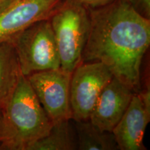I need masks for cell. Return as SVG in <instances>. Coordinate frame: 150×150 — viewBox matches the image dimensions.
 Masks as SVG:
<instances>
[{
  "mask_svg": "<svg viewBox=\"0 0 150 150\" xmlns=\"http://www.w3.org/2000/svg\"><path fill=\"white\" fill-rule=\"evenodd\" d=\"M88 11L90 31L81 63L101 62L113 77L134 93L140 91L142 61L150 44V20L126 0Z\"/></svg>",
  "mask_w": 150,
  "mask_h": 150,
  "instance_id": "6da1fadb",
  "label": "cell"
},
{
  "mask_svg": "<svg viewBox=\"0 0 150 150\" xmlns=\"http://www.w3.org/2000/svg\"><path fill=\"white\" fill-rule=\"evenodd\" d=\"M1 114L0 149L28 150L33 142L47 134L53 125L27 76L22 74Z\"/></svg>",
  "mask_w": 150,
  "mask_h": 150,
  "instance_id": "7a4b0ae2",
  "label": "cell"
},
{
  "mask_svg": "<svg viewBox=\"0 0 150 150\" xmlns=\"http://www.w3.org/2000/svg\"><path fill=\"white\" fill-rule=\"evenodd\" d=\"M49 20L59 51L61 69L72 74L81 63L88 38V8L75 0H63Z\"/></svg>",
  "mask_w": 150,
  "mask_h": 150,
  "instance_id": "3957f363",
  "label": "cell"
},
{
  "mask_svg": "<svg viewBox=\"0 0 150 150\" xmlns=\"http://www.w3.org/2000/svg\"><path fill=\"white\" fill-rule=\"evenodd\" d=\"M9 40L13 45L24 76L61 68L59 51L49 19L35 22Z\"/></svg>",
  "mask_w": 150,
  "mask_h": 150,
  "instance_id": "277c9868",
  "label": "cell"
},
{
  "mask_svg": "<svg viewBox=\"0 0 150 150\" xmlns=\"http://www.w3.org/2000/svg\"><path fill=\"white\" fill-rule=\"evenodd\" d=\"M113 75L101 62L81 63L72 73L70 101L72 120H89L97 99Z\"/></svg>",
  "mask_w": 150,
  "mask_h": 150,
  "instance_id": "5b68a950",
  "label": "cell"
},
{
  "mask_svg": "<svg viewBox=\"0 0 150 150\" xmlns=\"http://www.w3.org/2000/svg\"><path fill=\"white\" fill-rule=\"evenodd\" d=\"M71 76L72 74L59 68L37 72L27 76L35 96L53 123L72 120Z\"/></svg>",
  "mask_w": 150,
  "mask_h": 150,
  "instance_id": "8992f818",
  "label": "cell"
},
{
  "mask_svg": "<svg viewBox=\"0 0 150 150\" xmlns=\"http://www.w3.org/2000/svg\"><path fill=\"white\" fill-rule=\"evenodd\" d=\"M149 121V90H140L134 93L126 111L112 131L118 149L145 150L143 137Z\"/></svg>",
  "mask_w": 150,
  "mask_h": 150,
  "instance_id": "52a82bcc",
  "label": "cell"
},
{
  "mask_svg": "<svg viewBox=\"0 0 150 150\" xmlns=\"http://www.w3.org/2000/svg\"><path fill=\"white\" fill-rule=\"evenodd\" d=\"M63 0H13L0 14V42L50 18Z\"/></svg>",
  "mask_w": 150,
  "mask_h": 150,
  "instance_id": "ba28073f",
  "label": "cell"
},
{
  "mask_svg": "<svg viewBox=\"0 0 150 150\" xmlns=\"http://www.w3.org/2000/svg\"><path fill=\"white\" fill-rule=\"evenodd\" d=\"M134 94L129 86L112 77L97 99L89 120L100 130L112 132L126 111Z\"/></svg>",
  "mask_w": 150,
  "mask_h": 150,
  "instance_id": "9c48e42d",
  "label": "cell"
},
{
  "mask_svg": "<svg viewBox=\"0 0 150 150\" xmlns=\"http://www.w3.org/2000/svg\"><path fill=\"white\" fill-rule=\"evenodd\" d=\"M22 74L13 45L0 42V113Z\"/></svg>",
  "mask_w": 150,
  "mask_h": 150,
  "instance_id": "30bf717a",
  "label": "cell"
},
{
  "mask_svg": "<svg viewBox=\"0 0 150 150\" xmlns=\"http://www.w3.org/2000/svg\"><path fill=\"white\" fill-rule=\"evenodd\" d=\"M70 120L54 122L47 134L33 142L28 150L78 149L76 133Z\"/></svg>",
  "mask_w": 150,
  "mask_h": 150,
  "instance_id": "8fae6325",
  "label": "cell"
},
{
  "mask_svg": "<svg viewBox=\"0 0 150 150\" xmlns=\"http://www.w3.org/2000/svg\"><path fill=\"white\" fill-rule=\"evenodd\" d=\"M74 128L79 150H117L112 132L100 130L90 120L74 121Z\"/></svg>",
  "mask_w": 150,
  "mask_h": 150,
  "instance_id": "7c38bea8",
  "label": "cell"
},
{
  "mask_svg": "<svg viewBox=\"0 0 150 150\" xmlns=\"http://www.w3.org/2000/svg\"><path fill=\"white\" fill-rule=\"evenodd\" d=\"M137 12L146 18H150V0H126Z\"/></svg>",
  "mask_w": 150,
  "mask_h": 150,
  "instance_id": "4fadbf2b",
  "label": "cell"
},
{
  "mask_svg": "<svg viewBox=\"0 0 150 150\" xmlns=\"http://www.w3.org/2000/svg\"><path fill=\"white\" fill-rule=\"evenodd\" d=\"M88 8H97L112 2L115 0H75Z\"/></svg>",
  "mask_w": 150,
  "mask_h": 150,
  "instance_id": "5bb4252c",
  "label": "cell"
},
{
  "mask_svg": "<svg viewBox=\"0 0 150 150\" xmlns=\"http://www.w3.org/2000/svg\"><path fill=\"white\" fill-rule=\"evenodd\" d=\"M13 0H0V14L5 10Z\"/></svg>",
  "mask_w": 150,
  "mask_h": 150,
  "instance_id": "9a60e30c",
  "label": "cell"
},
{
  "mask_svg": "<svg viewBox=\"0 0 150 150\" xmlns=\"http://www.w3.org/2000/svg\"><path fill=\"white\" fill-rule=\"evenodd\" d=\"M1 140V114L0 113V142Z\"/></svg>",
  "mask_w": 150,
  "mask_h": 150,
  "instance_id": "2e32d148",
  "label": "cell"
}]
</instances>
